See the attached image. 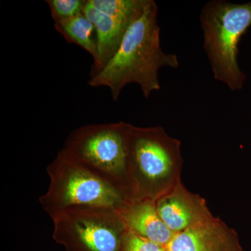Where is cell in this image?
Segmentation results:
<instances>
[{
	"label": "cell",
	"mask_w": 251,
	"mask_h": 251,
	"mask_svg": "<svg viewBox=\"0 0 251 251\" xmlns=\"http://www.w3.org/2000/svg\"><path fill=\"white\" fill-rule=\"evenodd\" d=\"M157 16L156 3L149 0L143 14L128 28L111 60L103 70L90 77V87H108L114 100L128 84H138L145 99L161 90L158 71L166 67L176 69L179 62L176 54L166 53L161 49Z\"/></svg>",
	"instance_id": "6da1fadb"
},
{
	"label": "cell",
	"mask_w": 251,
	"mask_h": 251,
	"mask_svg": "<svg viewBox=\"0 0 251 251\" xmlns=\"http://www.w3.org/2000/svg\"><path fill=\"white\" fill-rule=\"evenodd\" d=\"M127 199L156 201L181 182V142L163 127L127 124Z\"/></svg>",
	"instance_id": "7a4b0ae2"
},
{
	"label": "cell",
	"mask_w": 251,
	"mask_h": 251,
	"mask_svg": "<svg viewBox=\"0 0 251 251\" xmlns=\"http://www.w3.org/2000/svg\"><path fill=\"white\" fill-rule=\"evenodd\" d=\"M203 48L215 80L229 90H242L247 80L238 62L241 38L251 26V1L237 4L213 0L200 15Z\"/></svg>",
	"instance_id": "3957f363"
},
{
	"label": "cell",
	"mask_w": 251,
	"mask_h": 251,
	"mask_svg": "<svg viewBox=\"0 0 251 251\" xmlns=\"http://www.w3.org/2000/svg\"><path fill=\"white\" fill-rule=\"evenodd\" d=\"M49 172L50 187L41 200L52 216L69 208H108L120 210L130 202L118 188L63 150L49 167Z\"/></svg>",
	"instance_id": "277c9868"
},
{
	"label": "cell",
	"mask_w": 251,
	"mask_h": 251,
	"mask_svg": "<svg viewBox=\"0 0 251 251\" xmlns=\"http://www.w3.org/2000/svg\"><path fill=\"white\" fill-rule=\"evenodd\" d=\"M127 123L88 125L74 131L63 150L90 171L109 175L127 200Z\"/></svg>",
	"instance_id": "5b68a950"
},
{
	"label": "cell",
	"mask_w": 251,
	"mask_h": 251,
	"mask_svg": "<svg viewBox=\"0 0 251 251\" xmlns=\"http://www.w3.org/2000/svg\"><path fill=\"white\" fill-rule=\"evenodd\" d=\"M52 216L54 239L67 251H120L127 230L117 209L69 208Z\"/></svg>",
	"instance_id": "8992f818"
},
{
	"label": "cell",
	"mask_w": 251,
	"mask_h": 251,
	"mask_svg": "<svg viewBox=\"0 0 251 251\" xmlns=\"http://www.w3.org/2000/svg\"><path fill=\"white\" fill-rule=\"evenodd\" d=\"M166 248L168 251H246L235 229L215 216L175 234Z\"/></svg>",
	"instance_id": "52a82bcc"
},
{
	"label": "cell",
	"mask_w": 251,
	"mask_h": 251,
	"mask_svg": "<svg viewBox=\"0 0 251 251\" xmlns=\"http://www.w3.org/2000/svg\"><path fill=\"white\" fill-rule=\"evenodd\" d=\"M156 210L172 232H182L211 219L213 214L204 198L191 193L182 182L156 201Z\"/></svg>",
	"instance_id": "ba28073f"
},
{
	"label": "cell",
	"mask_w": 251,
	"mask_h": 251,
	"mask_svg": "<svg viewBox=\"0 0 251 251\" xmlns=\"http://www.w3.org/2000/svg\"><path fill=\"white\" fill-rule=\"evenodd\" d=\"M84 14L93 23L97 31V55L92 66L90 77H92L103 70L111 60L133 23L103 14L93 7L88 0Z\"/></svg>",
	"instance_id": "9c48e42d"
},
{
	"label": "cell",
	"mask_w": 251,
	"mask_h": 251,
	"mask_svg": "<svg viewBox=\"0 0 251 251\" xmlns=\"http://www.w3.org/2000/svg\"><path fill=\"white\" fill-rule=\"evenodd\" d=\"M120 211L127 229L151 242L166 247L174 237L160 217L156 201L128 202Z\"/></svg>",
	"instance_id": "30bf717a"
},
{
	"label": "cell",
	"mask_w": 251,
	"mask_h": 251,
	"mask_svg": "<svg viewBox=\"0 0 251 251\" xmlns=\"http://www.w3.org/2000/svg\"><path fill=\"white\" fill-rule=\"evenodd\" d=\"M54 27L68 41L80 46L92 56L93 61L97 55V36L93 23L85 14L54 22Z\"/></svg>",
	"instance_id": "8fae6325"
},
{
	"label": "cell",
	"mask_w": 251,
	"mask_h": 251,
	"mask_svg": "<svg viewBox=\"0 0 251 251\" xmlns=\"http://www.w3.org/2000/svg\"><path fill=\"white\" fill-rule=\"evenodd\" d=\"M88 2L103 14L134 23L143 14L149 0H88Z\"/></svg>",
	"instance_id": "7c38bea8"
},
{
	"label": "cell",
	"mask_w": 251,
	"mask_h": 251,
	"mask_svg": "<svg viewBox=\"0 0 251 251\" xmlns=\"http://www.w3.org/2000/svg\"><path fill=\"white\" fill-rule=\"evenodd\" d=\"M54 22L84 14L87 0H46Z\"/></svg>",
	"instance_id": "4fadbf2b"
},
{
	"label": "cell",
	"mask_w": 251,
	"mask_h": 251,
	"mask_svg": "<svg viewBox=\"0 0 251 251\" xmlns=\"http://www.w3.org/2000/svg\"><path fill=\"white\" fill-rule=\"evenodd\" d=\"M120 251H167L166 248L127 229L122 237Z\"/></svg>",
	"instance_id": "5bb4252c"
},
{
	"label": "cell",
	"mask_w": 251,
	"mask_h": 251,
	"mask_svg": "<svg viewBox=\"0 0 251 251\" xmlns=\"http://www.w3.org/2000/svg\"><path fill=\"white\" fill-rule=\"evenodd\" d=\"M166 250H167V249H166Z\"/></svg>",
	"instance_id": "9a60e30c"
}]
</instances>
